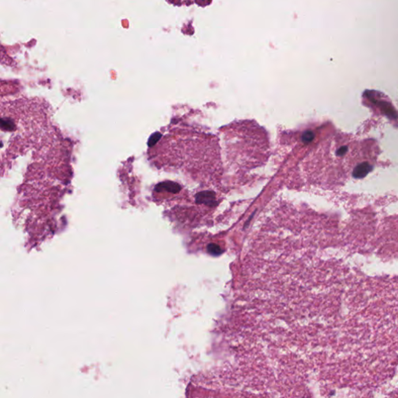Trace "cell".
Returning a JSON list of instances; mask_svg holds the SVG:
<instances>
[{"label":"cell","instance_id":"1","mask_svg":"<svg viewBox=\"0 0 398 398\" xmlns=\"http://www.w3.org/2000/svg\"><path fill=\"white\" fill-rule=\"evenodd\" d=\"M363 147L346 137L324 142L304 160V178L310 184L317 186L343 181L358 165L369 161L364 157Z\"/></svg>","mask_w":398,"mask_h":398},{"label":"cell","instance_id":"2","mask_svg":"<svg viewBox=\"0 0 398 398\" xmlns=\"http://www.w3.org/2000/svg\"><path fill=\"white\" fill-rule=\"evenodd\" d=\"M175 134L171 138L172 150L176 152L172 166L205 184H218L222 168L217 137L195 129H184Z\"/></svg>","mask_w":398,"mask_h":398},{"label":"cell","instance_id":"3","mask_svg":"<svg viewBox=\"0 0 398 398\" xmlns=\"http://www.w3.org/2000/svg\"><path fill=\"white\" fill-rule=\"evenodd\" d=\"M225 162L233 173L241 175L262 165L268 142L264 129L251 121L236 122L222 129Z\"/></svg>","mask_w":398,"mask_h":398}]
</instances>
